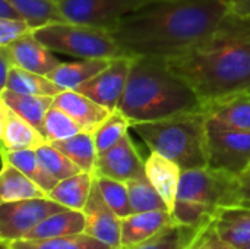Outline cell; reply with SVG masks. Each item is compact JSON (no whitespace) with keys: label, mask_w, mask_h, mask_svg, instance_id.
Segmentation results:
<instances>
[{"label":"cell","mask_w":250,"mask_h":249,"mask_svg":"<svg viewBox=\"0 0 250 249\" xmlns=\"http://www.w3.org/2000/svg\"><path fill=\"white\" fill-rule=\"evenodd\" d=\"M239 176L201 167L182 172L173 217L177 225L201 229L211 223L215 213L226 205H234Z\"/></svg>","instance_id":"5"},{"label":"cell","mask_w":250,"mask_h":249,"mask_svg":"<svg viewBox=\"0 0 250 249\" xmlns=\"http://www.w3.org/2000/svg\"><path fill=\"white\" fill-rule=\"evenodd\" d=\"M133 59L135 57L132 56L113 59L103 72H100L91 81L82 84L75 91L92 98L111 112L117 110L126 90Z\"/></svg>","instance_id":"10"},{"label":"cell","mask_w":250,"mask_h":249,"mask_svg":"<svg viewBox=\"0 0 250 249\" xmlns=\"http://www.w3.org/2000/svg\"><path fill=\"white\" fill-rule=\"evenodd\" d=\"M0 249H16L13 245H12V242H9V241H0Z\"/></svg>","instance_id":"42"},{"label":"cell","mask_w":250,"mask_h":249,"mask_svg":"<svg viewBox=\"0 0 250 249\" xmlns=\"http://www.w3.org/2000/svg\"><path fill=\"white\" fill-rule=\"evenodd\" d=\"M234 205L250 207V170L239 176V186H237Z\"/></svg>","instance_id":"38"},{"label":"cell","mask_w":250,"mask_h":249,"mask_svg":"<svg viewBox=\"0 0 250 249\" xmlns=\"http://www.w3.org/2000/svg\"><path fill=\"white\" fill-rule=\"evenodd\" d=\"M51 144L67 156L82 172L95 173L98 151L92 132H81L75 136Z\"/></svg>","instance_id":"27"},{"label":"cell","mask_w":250,"mask_h":249,"mask_svg":"<svg viewBox=\"0 0 250 249\" xmlns=\"http://www.w3.org/2000/svg\"><path fill=\"white\" fill-rule=\"evenodd\" d=\"M145 172L146 178L158 191L171 213L176 204L183 170L177 163L171 161L170 158L158 153H149L148 158L145 160Z\"/></svg>","instance_id":"18"},{"label":"cell","mask_w":250,"mask_h":249,"mask_svg":"<svg viewBox=\"0 0 250 249\" xmlns=\"http://www.w3.org/2000/svg\"><path fill=\"white\" fill-rule=\"evenodd\" d=\"M202 110L221 123L250 131V94H234L202 104Z\"/></svg>","instance_id":"19"},{"label":"cell","mask_w":250,"mask_h":249,"mask_svg":"<svg viewBox=\"0 0 250 249\" xmlns=\"http://www.w3.org/2000/svg\"><path fill=\"white\" fill-rule=\"evenodd\" d=\"M207 113L188 112L160 120L132 123L133 131L148 147L177 163L182 170L208 166L207 156Z\"/></svg>","instance_id":"4"},{"label":"cell","mask_w":250,"mask_h":249,"mask_svg":"<svg viewBox=\"0 0 250 249\" xmlns=\"http://www.w3.org/2000/svg\"><path fill=\"white\" fill-rule=\"evenodd\" d=\"M249 170H250V169H249Z\"/></svg>","instance_id":"44"},{"label":"cell","mask_w":250,"mask_h":249,"mask_svg":"<svg viewBox=\"0 0 250 249\" xmlns=\"http://www.w3.org/2000/svg\"><path fill=\"white\" fill-rule=\"evenodd\" d=\"M34 28H42L53 23L69 22L63 15L59 0H9Z\"/></svg>","instance_id":"28"},{"label":"cell","mask_w":250,"mask_h":249,"mask_svg":"<svg viewBox=\"0 0 250 249\" xmlns=\"http://www.w3.org/2000/svg\"><path fill=\"white\" fill-rule=\"evenodd\" d=\"M173 225L176 220L168 210L132 213L122 219V248L148 241Z\"/></svg>","instance_id":"16"},{"label":"cell","mask_w":250,"mask_h":249,"mask_svg":"<svg viewBox=\"0 0 250 249\" xmlns=\"http://www.w3.org/2000/svg\"><path fill=\"white\" fill-rule=\"evenodd\" d=\"M37 153H38V157L41 158L42 164L45 166V169L57 181L67 179V178L82 172L67 156H64L53 144H48V142L42 144L41 147L37 148Z\"/></svg>","instance_id":"35"},{"label":"cell","mask_w":250,"mask_h":249,"mask_svg":"<svg viewBox=\"0 0 250 249\" xmlns=\"http://www.w3.org/2000/svg\"><path fill=\"white\" fill-rule=\"evenodd\" d=\"M94 179V173L79 172L67 179L59 181L57 185L48 192V198L64 208L82 211L91 195Z\"/></svg>","instance_id":"22"},{"label":"cell","mask_w":250,"mask_h":249,"mask_svg":"<svg viewBox=\"0 0 250 249\" xmlns=\"http://www.w3.org/2000/svg\"><path fill=\"white\" fill-rule=\"evenodd\" d=\"M53 106L66 112L82 128L83 132H92V134L113 113L110 109L98 104L92 98L73 90H66L59 95H56Z\"/></svg>","instance_id":"13"},{"label":"cell","mask_w":250,"mask_h":249,"mask_svg":"<svg viewBox=\"0 0 250 249\" xmlns=\"http://www.w3.org/2000/svg\"><path fill=\"white\" fill-rule=\"evenodd\" d=\"M35 29L25 19H6L0 18V47L9 45L13 41L32 34Z\"/></svg>","instance_id":"36"},{"label":"cell","mask_w":250,"mask_h":249,"mask_svg":"<svg viewBox=\"0 0 250 249\" xmlns=\"http://www.w3.org/2000/svg\"><path fill=\"white\" fill-rule=\"evenodd\" d=\"M81 132H83L82 128L66 112H63L62 109L56 106L50 107V110L47 112L44 117L42 131H41L44 139L48 144L67 139Z\"/></svg>","instance_id":"32"},{"label":"cell","mask_w":250,"mask_h":249,"mask_svg":"<svg viewBox=\"0 0 250 249\" xmlns=\"http://www.w3.org/2000/svg\"><path fill=\"white\" fill-rule=\"evenodd\" d=\"M3 90H10L26 95H45V97H56L64 91L47 75L29 72L19 66L12 68Z\"/></svg>","instance_id":"26"},{"label":"cell","mask_w":250,"mask_h":249,"mask_svg":"<svg viewBox=\"0 0 250 249\" xmlns=\"http://www.w3.org/2000/svg\"><path fill=\"white\" fill-rule=\"evenodd\" d=\"M95 182L98 185V189L107 203V205L120 217H127L133 213L130 200H129V192L127 186L125 182L110 179L105 176H97L95 175Z\"/></svg>","instance_id":"34"},{"label":"cell","mask_w":250,"mask_h":249,"mask_svg":"<svg viewBox=\"0 0 250 249\" xmlns=\"http://www.w3.org/2000/svg\"><path fill=\"white\" fill-rule=\"evenodd\" d=\"M0 136L3 150H37L47 141L41 132L0 100Z\"/></svg>","instance_id":"14"},{"label":"cell","mask_w":250,"mask_h":249,"mask_svg":"<svg viewBox=\"0 0 250 249\" xmlns=\"http://www.w3.org/2000/svg\"><path fill=\"white\" fill-rule=\"evenodd\" d=\"M1 161L10 163L12 166L19 169L23 175H26L38 186H41L47 194L59 182L45 169L41 158L38 157L37 150H18V151L1 150Z\"/></svg>","instance_id":"25"},{"label":"cell","mask_w":250,"mask_h":249,"mask_svg":"<svg viewBox=\"0 0 250 249\" xmlns=\"http://www.w3.org/2000/svg\"><path fill=\"white\" fill-rule=\"evenodd\" d=\"M85 232V216L82 211L76 210H60L45 220H42L37 227H34L23 239L21 241H44L54 239L60 236L75 235Z\"/></svg>","instance_id":"20"},{"label":"cell","mask_w":250,"mask_h":249,"mask_svg":"<svg viewBox=\"0 0 250 249\" xmlns=\"http://www.w3.org/2000/svg\"><path fill=\"white\" fill-rule=\"evenodd\" d=\"M111 60L108 59H79L78 62H62L47 76L59 87L66 90H78L82 84L91 81L103 72Z\"/></svg>","instance_id":"21"},{"label":"cell","mask_w":250,"mask_h":249,"mask_svg":"<svg viewBox=\"0 0 250 249\" xmlns=\"http://www.w3.org/2000/svg\"><path fill=\"white\" fill-rule=\"evenodd\" d=\"M149 0H59L69 22L111 29L123 16Z\"/></svg>","instance_id":"9"},{"label":"cell","mask_w":250,"mask_h":249,"mask_svg":"<svg viewBox=\"0 0 250 249\" xmlns=\"http://www.w3.org/2000/svg\"><path fill=\"white\" fill-rule=\"evenodd\" d=\"M230 12L243 18H250V0H230Z\"/></svg>","instance_id":"41"},{"label":"cell","mask_w":250,"mask_h":249,"mask_svg":"<svg viewBox=\"0 0 250 249\" xmlns=\"http://www.w3.org/2000/svg\"><path fill=\"white\" fill-rule=\"evenodd\" d=\"M6 47L10 51L15 65L29 72L48 75L62 63V60H59V57L54 56V51L44 45L34 35V32L13 41Z\"/></svg>","instance_id":"15"},{"label":"cell","mask_w":250,"mask_h":249,"mask_svg":"<svg viewBox=\"0 0 250 249\" xmlns=\"http://www.w3.org/2000/svg\"><path fill=\"white\" fill-rule=\"evenodd\" d=\"M94 175L105 176L125 183L132 179L146 176L145 160H142L138 153L130 134L125 135L116 145L98 156Z\"/></svg>","instance_id":"11"},{"label":"cell","mask_w":250,"mask_h":249,"mask_svg":"<svg viewBox=\"0 0 250 249\" xmlns=\"http://www.w3.org/2000/svg\"><path fill=\"white\" fill-rule=\"evenodd\" d=\"M130 128V120L119 109L114 110L110 114V117L105 122H103L101 126L94 132L98 156L110 150L113 145H116L125 135L129 134Z\"/></svg>","instance_id":"33"},{"label":"cell","mask_w":250,"mask_h":249,"mask_svg":"<svg viewBox=\"0 0 250 249\" xmlns=\"http://www.w3.org/2000/svg\"><path fill=\"white\" fill-rule=\"evenodd\" d=\"M217 235L237 249L250 247V207H221L211 220Z\"/></svg>","instance_id":"17"},{"label":"cell","mask_w":250,"mask_h":249,"mask_svg":"<svg viewBox=\"0 0 250 249\" xmlns=\"http://www.w3.org/2000/svg\"><path fill=\"white\" fill-rule=\"evenodd\" d=\"M0 100L6 103L15 113L23 117L26 122L35 126L40 132L42 131L44 117L54 103V97L26 95V94H19L10 90H1Z\"/></svg>","instance_id":"24"},{"label":"cell","mask_w":250,"mask_h":249,"mask_svg":"<svg viewBox=\"0 0 250 249\" xmlns=\"http://www.w3.org/2000/svg\"><path fill=\"white\" fill-rule=\"evenodd\" d=\"M186 249H237L233 245L227 244L226 241H223L217 232L214 230L212 225L208 223L207 226L201 227L196 235L193 236V239L190 241V244L186 247Z\"/></svg>","instance_id":"37"},{"label":"cell","mask_w":250,"mask_h":249,"mask_svg":"<svg viewBox=\"0 0 250 249\" xmlns=\"http://www.w3.org/2000/svg\"><path fill=\"white\" fill-rule=\"evenodd\" d=\"M48 194L10 163L3 161L0 173V203L44 198Z\"/></svg>","instance_id":"23"},{"label":"cell","mask_w":250,"mask_h":249,"mask_svg":"<svg viewBox=\"0 0 250 249\" xmlns=\"http://www.w3.org/2000/svg\"><path fill=\"white\" fill-rule=\"evenodd\" d=\"M198 230L199 229H190L176 223L148 241L122 249H186Z\"/></svg>","instance_id":"31"},{"label":"cell","mask_w":250,"mask_h":249,"mask_svg":"<svg viewBox=\"0 0 250 249\" xmlns=\"http://www.w3.org/2000/svg\"><path fill=\"white\" fill-rule=\"evenodd\" d=\"M117 109L130 123H138L198 112L202 109V101L166 59L136 56Z\"/></svg>","instance_id":"3"},{"label":"cell","mask_w":250,"mask_h":249,"mask_svg":"<svg viewBox=\"0 0 250 249\" xmlns=\"http://www.w3.org/2000/svg\"><path fill=\"white\" fill-rule=\"evenodd\" d=\"M12 245L16 249H113L85 232L44 241H15Z\"/></svg>","instance_id":"29"},{"label":"cell","mask_w":250,"mask_h":249,"mask_svg":"<svg viewBox=\"0 0 250 249\" xmlns=\"http://www.w3.org/2000/svg\"><path fill=\"white\" fill-rule=\"evenodd\" d=\"M0 18H6V19H23L21 16L19 10L9 0H0Z\"/></svg>","instance_id":"40"},{"label":"cell","mask_w":250,"mask_h":249,"mask_svg":"<svg viewBox=\"0 0 250 249\" xmlns=\"http://www.w3.org/2000/svg\"><path fill=\"white\" fill-rule=\"evenodd\" d=\"M82 213L85 216V233L94 236L110 248H122V219L107 205L95 179Z\"/></svg>","instance_id":"12"},{"label":"cell","mask_w":250,"mask_h":249,"mask_svg":"<svg viewBox=\"0 0 250 249\" xmlns=\"http://www.w3.org/2000/svg\"><path fill=\"white\" fill-rule=\"evenodd\" d=\"M245 249H250V247H248V248H245Z\"/></svg>","instance_id":"43"},{"label":"cell","mask_w":250,"mask_h":249,"mask_svg":"<svg viewBox=\"0 0 250 249\" xmlns=\"http://www.w3.org/2000/svg\"><path fill=\"white\" fill-rule=\"evenodd\" d=\"M34 35L51 51L75 59L113 60L130 56L119 44L111 31L101 26L63 22L38 28L34 31Z\"/></svg>","instance_id":"6"},{"label":"cell","mask_w":250,"mask_h":249,"mask_svg":"<svg viewBox=\"0 0 250 249\" xmlns=\"http://www.w3.org/2000/svg\"><path fill=\"white\" fill-rule=\"evenodd\" d=\"M230 12V0H149L110 31L133 57L170 59L209 37Z\"/></svg>","instance_id":"1"},{"label":"cell","mask_w":250,"mask_h":249,"mask_svg":"<svg viewBox=\"0 0 250 249\" xmlns=\"http://www.w3.org/2000/svg\"><path fill=\"white\" fill-rule=\"evenodd\" d=\"M13 66H16V65L13 62V57H12L9 48L6 45L0 47V91L4 88V85L7 82V76Z\"/></svg>","instance_id":"39"},{"label":"cell","mask_w":250,"mask_h":249,"mask_svg":"<svg viewBox=\"0 0 250 249\" xmlns=\"http://www.w3.org/2000/svg\"><path fill=\"white\" fill-rule=\"evenodd\" d=\"M129 200L133 213L144 211H155V210H168L167 204L158 194V191L152 186L146 176L132 179L126 182ZM170 211V210H168Z\"/></svg>","instance_id":"30"},{"label":"cell","mask_w":250,"mask_h":249,"mask_svg":"<svg viewBox=\"0 0 250 249\" xmlns=\"http://www.w3.org/2000/svg\"><path fill=\"white\" fill-rule=\"evenodd\" d=\"M207 156L208 167L242 176L250 169V131L227 126L208 116Z\"/></svg>","instance_id":"7"},{"label":"cell","mask_w":250,"mask_h":249,"mask_svg":"<svg viewBox=\"0 0 250 249\" xmlns=\"http://www.w3.org/2000/svg\"><path fill=\"white\" fill-rule=\"evenodd\" d=\"M166 60L195 90L202 104L250 94V18L229 12L209 37Z\"/></svg>","instance_id":"2"},{"label":"cell","mask_w":250,"mask_h":249,"mask_svg":"<svg viewBox=\"0 0 250 249\" xmlns=\"http://www.w3.org/2000/svg\"><path fill=\"white\" fill-rule=\"evenodd\" d=\"M64 210L48 197L31 198L0 205V241H21L48 216Z\"/></svg>","instance_id":"8"}]
</instances>
